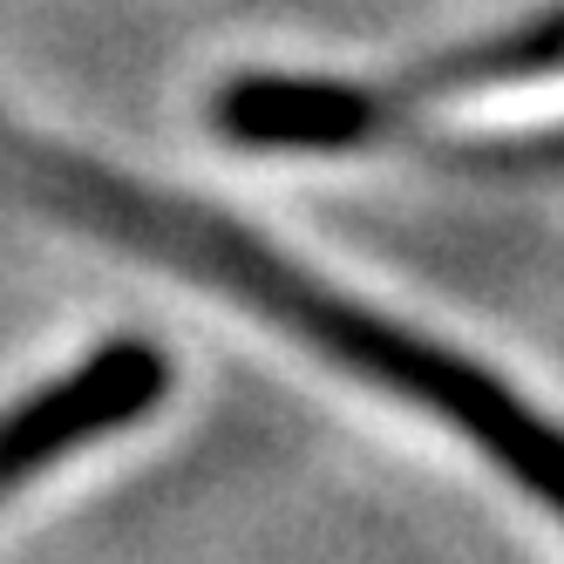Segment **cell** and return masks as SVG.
<instances>
[{"label": "cell", "mask_w": 564, "mask_h": 564, "mask_svg": "<svg viewBox=\"0 0 564 564\" xmlns=\"http://www.w3.org/2000/svg\"><path fill=\"white\" fill-rule=\"evenodd\" d=\"M0 177L28 205H42L150 265H171V272L197 279V286L238 300L265 327L313 347L319 360H334L340 375L409 401L429 422H449L476 456H490L538 510H551L564 523V422H551L538 401H523L503 375H490L463 347L409 327V319L375 313L368 300L340 293L334 279L306 272L300 259H286L259 231L197 205V197L150 191L123 171H102L55 143H34L8 123H0Z\"/></svg>", "instance_id": "obj_1"}, {"label": "cell", "mask_w": 564, "mask_h": 564, "mask_svg": "<svg viewBox=\"0 0 564 564\" xmlns=\"http://www.w3.org/2000/svg\"><path fill=\"white\" fill-rule=\"evenodd\" d=\"M482 164H517V171H564V137H544V143H510V150H482Z\"/></svg>", "instance_id": "obj_4"}, {"label": "cell", "mask_w": 564, "mask_h": 564, "mask_svg": "<svg viewBox=\"0 0 564 564\" xmlns=\"http://www.w3.org/2000/svg\"><path fill=\"white\" fill-rule=\"evenodd\" d=\"M171 394V360L150 340H109L68 375L42 381L28 401L0 415V497H14L28 476L55 469L62 456L143 422Z\"/></svg>", "instance_id": "obj_3"}, {"label": "cell", "mask_w": 564, "mask_h": 564, "mask_svg": "<svg viewBox=\"0 0 564 564\" xmlns=\"http://www.w3.org/2000/svg\"><path fill=\"white\" fill-rule=\"evenodd\" d=\"M564 68V8L544 21L476 42L456 55H435L394 83H327V75H238L212 96V130L238 150H360L401 130L442 96L544 83Z\"/></svg>", "instance_id": "obj_2"}]
</instances>
